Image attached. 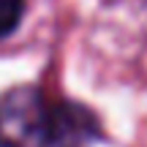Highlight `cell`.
Segmentation results:
<instances>
[{
  "mask_svg": "<svg viewBox=\"0 0 147 147\" xmlns=\"http://www.w3.org/2000/svg\"><path fill=\"white\" fill-rule=\"evenodd\" d=\"M25 11V0H0V38L16 30Z\"/></svg>",
  "mask_w": 147,
  "mask_h": 147,
  "instance_id": "obj_2",
  "label": "cell"
},
{
  "mask_svg": "<svg viewBox=\"0 0 147 147\" xmlns=\"http://www.w3.org/2000/svg\"><path fill=\"white\" fill-rule=\"evenodd\" d=\"M52 109L36 87H14L0 98V147H47Z\"/></svg>",
  "mask_w": 147,
  "mask_h": 147,
  "instance_id": "obj_1",
  "label": "cell"
}]
</instances>
